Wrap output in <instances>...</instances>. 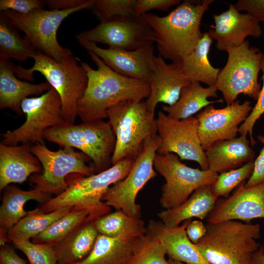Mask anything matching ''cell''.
Masks as SVG:
<instances>
[{"label":"cell","instance_id":"cell-12","mask_svg":"<svg viewBox=\"0 0 264 264\" xmlns=\"http://www.w3.org/2000/svg\"><path fill=\"white\" fill-rule=\"evenodd\" d=\"M154 169L162 176L165 183L162 187L159 202L164 209L175 208L184 202L198 188L212 185L218 174L188 166L175 154L156 153Z\"/></svg>","mask_w":264,"mask_h":264},{"label":"cell","instance_id":"cell-15","mask_svg":"<svg viewBox=\"0 0 264 264\" xmlns=\"http://www.w3.org/2000/svg\"><path fill=\"white\" fill-rule=\"evenodd\" d=\"M76 36L95 44H106L110 48L129 51L153 45L156 41L143 15L111 19Z\"/></svg>","mask_w":264,"mask_h":264},{"label":"cell","instance_id":"cell-32","mask_svg":"<svg viewBox=\"0 0 264 264\" xmlns=\"http://www.w3.org/2000/svg\"><path fill=\"white\" fill-rule=\"evenodd\" d=\"M99 234L109 237H141L147 232L140 218L130 216L121 210L108 213L94 220Z\"/></svg>","mask_w":264,"mask_h":264},{"label":"cell","instance_id":"cell-14","mask_svg":"<svg viewBox=\"0 0 264 264\" xmlns=\"http://www.w3.org/2000/svg\"><path fill=\"white\" fill-rule=\"evenodd\" d=\"M156 122L160 140L157 154L173 153L181 160L197 162L201 170H209L198 135V122L196 117L177 120L159 110Z\"/></svg>","mask_w":264,"mask_h":264},{"label":"cell","instance_id":"cell-36","mask_svg":"<svg viewBox=\"0 0 264 264\" xmlns=\"http://www.w3.org/2000/svg\"><path fill=\"white\" fill-rule=\"evenodd\" d=\"M166 250L155 236L148 230L128 264H170Z\"/></svg>","mask_w":264,"mask_h":264},{"label":"cell","instance_id":"cell-10","mask_svg":"<svg viewBox=\"0 0 264 264\" xmlns=\"http://www.w3.org/2000/svg\"><path fill=\"white\" fill-rule=\"evenodd\" d=\"M227 53V62L215 85L217 90L227 105L234 102L240 94L257 101L261 89L258 78L264 54L259 48L250 46L247 40Z\"/></svg>","mask_w":264,"mask_h":264},{"label":"cell","instance_id":"cell-13","mask_svg":"<svg viewBox=\"0 0 264 264\" xmlns=\"http://www.w3.org/2000/svg\"><path fill=\"white\" fill-rule=\"evenodd\" d=\"M21 109L25 115V122L18 128L3 133L0 143L44 144L45 132L66 122L62 115L60 97L52 88L42 95L23 100Z\"/></svg>","mask_w":264,"mask_h":264},{"label":"cell","instance_id":"cell-3","mask_svg":"<svg viewBox=\"0 0 264 264\" xmlns=\"http://www.w3.org/2000/svg\"><path fill=\"white\" fill-rule=\"evenodd\" d=\"M33 65L29 68L15 66L16 76L33 81V74L40 73L58 93L62 102V115L64 120L74 123L77 115V103L84 94L88 83L87 73L80 60L70 50L58 62L37 51Z\"/></svg>","mask_w":264,"mask_h":264},{"label":"cell","instance_id":"cell-5","mask_svg":"<svg viewBox=\"0 0 264 264\" xmlns=\"http://www.w3.org/2000/svg\"><path fill=\"white\" fill-rule=\"evenodd\" d=\"M44 139L63 148L79 150L92 161L96 173L111 167L116 138L109 121L95 119L76 125L66 122L47 130Z\"/></svg>","mask_w":264,"mask_h":264},{"label":"cell","instance_id":"cell-17","mask_svg":"<svg viewBox=\"0 0 264 264\" xmlns=\"http://www.w3.org/2000/svg\"><path fill=\"white\" fill-rule=\"evenodd\" d=\"M87 51L97 55L108 66L123 76L149 82L154 71V46L150 45L134 50L109 47L103 48L96 44L76 36Z\"/></svg>","mask_w":264,"mask_h":264},{"label":"cell","instance_id":"cell-4","mask_svg":"<svg viewBox=\"0 0 264 264\" xmlns=\"http://www.w3.org/2000/svg\"><path fill=\"white\" fill-rule=\"evenodd\" d=\"M204 236L196 244L210 264H250L260 247L258 223L238 220L208 223Z\"/></svg>","mask_w":264,"mask_h":264},{"label":"cell","instance_id":"cell-21","mask_svg":"<svg viewBox=\"0 0 264 264\" xmlns=\"http://www.w3.org/2000/svg\"><path fill=\"white\" fill-rule=\"evenodd\" d=\"M30 143H0V190L12 183H22L31 176L40 174L43 167L32 152Z\"/></svg>","mask_w":264,"mask_h":264},{"label":"cell","instance_id":"cell-48","mask_svg":"<svg viewBox=\"0 0 264 264\" xmlns=\"http://www.w3.org/2000/svg\"><path fill=\"white\" fill-rule=\"evenodd\" d=\"M168 262H169L170 264H184L183 263H181L180 262L177 261H176V260H172L171 259H169Z\"/></svg>","mask_w":264,"mask_h":264},{"label":"cell","instance_id":"cell-23","mask_svg":"<svg viewBox=\"0 0 264 264\" xmlns=\"http://www.w3.org/2000/svg\"><path fill=\"white\" fill-rule=\"evenodd\" d=\"M15 66L9 59L0 58V109H9L21 115L23 100L42 95L52 87L47 82L32 84L20 80L15 74Z\"/></svg>","mask_w":264,"mask_h":264},{"label":"cell","instance_id":"cell-25","mask_svg":"<svg viewBox=\"0 0 264 264\" xmlns=\"http://www.w3.org/2000/svg\"><path fill=\"white\" fill-rule=\"evenodd\" d=\"M245 135L214 143L204 151L209 170L220 173L253 160L255 153Z\"/></svg>","mask_w":264,"mask_h":264},{"label":"cell","instance_id":"cell-19","mask_svg":"<svg viewBox=\"0 0 264 264\" xmlns=\"http://www.w3.org/2000/svg\"><path fill=\"white\" fill-rule=\"evenodd\" d=\"M214 28L207 32L212 40L216 41L218 50L227 52L245 41L251 36L259 38L263 33L260 22L250 14L242 13L234 4L219 14L213 15Z\"/></svg>","mask_w":264,"mask_h":264},{"label":"cell","instance_id":"cell-33","mask_svg":"<svg viewBox=\"0 0 264 264\" xmlns=\"http://www.w3.org/2000/svg\"><path fill=\"white\" fill-rule=\"evenodd\" d=\"M73 207H61L48 213L38 207L28 211L27 214L9 231V242L12 239L30 240L45 230L55 221L69 212Z\"/></svg>","mask_w":264,"mask_h":264},{"label":"cell","instance_id":"cell-9","mask_svg":"<svg viewBox=\"0 0 264 264\" xmlns=\"http://www.w3.org/2000/svg\"><path fill=\"white\" fill-rule=\"evenodd\" d=\"M31 150L43 170L31 176L30 182L35 188L46 193L57 196L63 192L68 186V176H89L95 172L93 166L87 164L89 157L74 148L52 151L44 144L37 143L32 145Z\"/></svg>","mask_w":264,"mask_h":264},{"label":"cell","instance_id":"cell-50","mask_svg":"<svg viewBox=\"0 0 264 264\" xmlns=\"http://www.w3.org/2000/svg\"><path fill=\"white\" fill-rule=\"evenodd\" d=\"M263 23H264V21H263ZM263 37H264V31H263Z\"/></svg>","mask_w":264,"mask_h":264},{"label":"cell","instance_id":"cell-43","mask_svg":"<svg viewBox=\"0 0 264 264\" xmlns=\"http://www.w3.org/2000/svg\"><path fill=\"white\" fill-rule=\"evenodd\" d=\"M234 5L238 11H246L259 22L264 20V0H239Z\"/></svg>","mask_w":264,"mask_h":264},{"label":"cell","instance_id":"cell-42","mask_svg":"<svg viewBox=\"0 0 264 264\" xmlns=\"http://www.w3.org/2000/svg\"><path fill=\"white\" fill-rule=\"evenodd\" d=\"M258 139L264 144L259 155L254 160V169L253 173L245 182L246 187H251L264 182V136L258 135Z\"/></svg>","mask_w":264,"mask_h":264},{"label":"cell","instance_id":"cell-26","mask_svg":"<svg viewBox=\"0 0 264 264\" xmlns=\"http://www.w3.org/2000/svg\"><path fill=\"white\" fill-rule=\"evenodd\" d=\"M211 186L198 188L181 204L160 212L157 214L160 220L166 226L173 228L194 218L201 220L207 218L218 198L213 194Z\"/></svg>","mask_w":264,"mask_h":264},{"label":"cell","instance_id":"cell-30","mask_svg":"<svg viewBox=\"0 0 264 264\" xmlns=\"http://www.w3.org/2000/svg\"><path fill=\"white\" fill-rule=\"evenodd\" d=\"M216 86L203 87L199 83L190 82L183 88L179 99L172 106L164 105L163 110L170 117L181 120L192 116L206 107L217 103H223L220 99L209 101L210 97H218Z\"/></svg>","mask_w":264,"mask_h":264},{"label":"cell","instance_id":"cell-6","mask_svg":"<svg viewBox=\"0 0 264 264\" xmlns=\"http://www.w3.org/2000/svg\"><path fill=\"white\" fill-rule=\"evenodd\" d=\"M116 138L112 165L127 158H134L144 141L157 134L154 115L145 101H125L110 108L107 113Z\"/></svg>","mask_w":264,"mask_h":264},{"label":"cell","instance_id":"cell-39","mask_svg":"<svg viewBox=\"0 0 264 264\" xmlns=\"http://www.w3.org/2000/svg\"><path fill=\"white\" fill-rule=\"evenodd\" d=\"M263 74L261 79L263 81L256 103L245 121L241 125L239 133L241 135H246L248 133L250 137V144L254 146L256 141L253 137V129L254 125L259 118L264 113V54L261 63V69Z\"/></svg>","mask_w":264,"mask_h":264},{"label":"cell","instance_id":"cell-7","mask_svg":"<svg viewBox=\"0 0 264 264\" xmlns=\"http://www.w3.org/2000/svg\"><path fill=\"white\" fill-rule=\"evenodd\" d=\"M134 159L121 160L108 169L89 176L73 175L67 178L68 186L61 194L40 204L38 208L48 213L66 206L98 208L107 205L102 198L108 190L129 174Z\"/></svg>","mask_w":264,"mask_h":264},{"label":"cell","instance_id":"cell-45","mask_svg":"<svg viewBox=\"0 0 264 264\" xmlns=\"http://www.w3.org/2000/svg\"><path fill=\"white\" fill-rule=\"evenodd\" d=\"M0 264H26V262L7 243L0 246Z\"/></svg>","mask_w":264,"mask_h":264},{"label":"cell","instance_id":"cell-1","mask_svg":"<svg viewBox=\"0 0 264 264\" xmlns=\"http://www.w3.org/2000/svg\"><path fill=\"white\" fill-rule=\"evenodd\" d=\"M88 52L97 68L80 61L88 79L86 90L77 103V115L82 122L107 118L108 110L121 102L141 101L148 97V82L121 75L97 55Z\"/></svg>","mask_w":264,"mask_h":264},{"label":"cell","instance_id":"cell-49","mask_svg":"<svg viewBox=\"0 0 264 264\" xmlns=\"http://www.w3.org/2000/svg\"><path fill=\"white\" fill-rule=\"evenodd\" d=\"M261 248H262V249L263 250V251H264V241L263 242V245L262 246H261Z\"/></svg>","mask_w":264,"mask_h":264},{"label":"cell","instance_id":"cell-8","mask_svg":"<svg viewBox=\"0 0 264 264\" xmlns=\"http://www.w3.org/2000/svg\"><path fill=\"white\" fill-rule=\"evenodd\" d=\"M95 0H88L83 5L67 10L35 9L27 14L7 10L1 12L20 31L25 38L39 52L57 61L70 50L62 47L57 40V31L62 22L70 15L84 9H91Z\"/></svg>","mask_w":264,"mask_h":264},{"label":"cell","instance_id":"cell-37","mask_svg":"<svg viewBox=\"0 0 264 264\" xmlns=\"http://www.w3.org/2000/svg\"><path fill=\"white\" fill-rule=\"evenodd\" d=\"M136 0H95L91 10L96 18L103 22L111 19L136 15Z\"/></svg>","mask_w":264,"mask_h":264},{"label":"cell","instance_id":"cell-31","mask_svg":"<svg viewBox=\"0 0 264 264\" xmlns=\"http://www.w3.org/2000/svg\"><path fill=\"white\" fill-rule=\"evenodd\" d=\"M212 42L208 33H204L194 49L180 63L182 73L189 82L216 85L221 69L213 66L208 59Z\"/></svg>","mask_w":264,"mask_h":264},{"label":"cell","instance_id":"cell-11","mask_svg":"<svg viewBox=\"0 0 264 264\" xmlns=\"http://www.w3.org/2000/svg\"><path fill=\"white\" fill-rule=\"evenodd\" d=\"M159 142L157 134L144 141L128 175L112 185L103 196L102 201L108 206L140 218L141 207L136 198L146 184L157 175L154 162Z\"/></svg>","mask_w":264,"mask_h":264},{"label":"cell","instance_id":"cell-2","mask_svg":"<svg viewBox=\"0 0 264 264\" xmlns=\"http://www.w3.org/2000/svg\"><path fill=\"white\" fill-rule=\"evenodd\" d=\"M213 0H185L167 16L143 15L154 34L159 56L181 63L195 48L203 34L200 24Z\"/></svg>","mask_w":264,"mask_h":264},{"label":"cell","instance_id":"cell-38","mask_svg":"<svg viewBox=\"0 0 264 264\" xmlns=\"http://www.w3.org/2000/svg\"><path fill=\"white\" fill-rule=\"evenodd\" d=\"M10 242L24 253L30 264H58L56 253L52 246L30 240L12 239Z\"/></svg>","mask_w":264,"mask_h":264},{"label":"cell","instance_id":"cell-41","mask_svg":"<svg viewBox=\"0 0 264 264\" xmlns=\"http://www.w3.org/2000/svg\"><path fill=\"white\" fill-rule=\"evenodd\" d=\"M180 1V0H136L135 13L137 16H142L153 9L167 11L172 6L179 4Z\"/></svg>","mask_w":264,"mask_h":264},{"label":"cell","instance_id":"cell-47","mask_svg":"<svg viewBox=\"0 0 264 264\" xmlns=\"http://www.w3.org/2000/svg\"><path fill=\"white\" fill-rule=\"evenodd\" d=\"M250 264H264V252L261 246L254 253Z\"/></svg>","mask_w":264,"mask_h":264},{"label":"cell","instance_id":"cell-35","mask_svg":"<svg viewBox=\"0 0 264 264\" xmlns=\"http://www.w3.org/2000/svg\"><path fill=\"white\" fill-rule=\"evenodd\" d=\"M254 169V160L239 168L221 172L211 186V190L217 198H226L230 193L251 176Z\"/></svg>","mask_w":264,"mask_h":264},{"label":"cell","instance_id":"cell-24","mask_svg":"<svg viewBox=\"0 0 264 264\" xmlns=\"http://www.w3.org/2000/svg\"><path fill=\"white\" fill-rule=\"evenodd\" d=\"M0 207V245L10 242L8 234L10 229L28 213L24 208L26 203L35 200L41 204L52 198V195L37 189L22 190L10 184L3 190Z\"/></svg>","mask_w":264,"mask_h":264},{"label":"cell","instance_id":"cell-44","mask_svg":"<svg viewBox=\"0 0 264 264\" xmlns=\"http://www.w3.org/2000/svg\"><path fill=\"white\" fill-rule=\"evenodd\" d=\"M206 231V225L198 220H191L186 228L188 237L195 244H197L200 240L205 234Z\"/></svg>","mask_w":264,"mask_h":264},{"label":"cell","instance_id":"cell-16","mask_svg":"<svg viewBox=\"0 0 264 264\" xmlns=\"http://www.w3.org/2000/svg\"><path fill=\"white\" fill-rule=\"evenodd\" d=\"M252 109L249 101L241 104L239 100L221 109H216L213 104L204 108L196 116L203 149L205 151L217 142L235 138L241 124Z\"/></svg>","mask_w":264,"mask_h":264},{"label":"cell","instance_id":"cell-34","mask_svg":"<svg viewBox=\"0 0 264 264\" xmlns=\"http://www.w3.org/2000/svg\"><path fill=\"white\" fill-rule=\"evenodd\" d=\"M2 12L0 13V58L22 62L33 58L37 50Z\"/></svg>","mask_w":264,"mask_h":264},{"label":"cell","instance_id":"cell-40","mask_svg":"<svg viewBox=\"0 0 264 264\" xmlns=\"http://www.w3.org/2000/svg\"><path fill=\"white\" fill-rule=\"evenodd\" d=\"M45 5V0H0V11L11 10L27 14L35 9L43 8Z\"/></svg>","mask_w":264,"mask_h":264},{"label":"cell","instance_id":"cell-29","mask_svg":"<svg viewBox=\"0 0 264 264\" xmlns=\"http://www.w3.org/2000/svg\"><path fill=\"white\" fill-rule=\"evenodd\" d=\"M110 209L108 205L98 208L74 207L45 230L33 238L32 242L54 246L82 224L96 220L110 213Z\"/></svg>","mask_w":264,"mask_h":264},{"label":"cell","instance_id":"cell-20","mask_svg":"<svg viewBox=\"0 0 264 264\" xmlns=\"http://www.w3.org/2000/svg\"><path fill=\"white\" fill-rule=\"evenodd\" d=\"M190 83L182 73L180 63L167 64L161 57L155 56L153 73L148 82L150 94L145 101L148 110L154 115L158 103L174 105L183 88Z\"/></svg>","mask_w":264,"mask_h":264},{"label":"cell","instance_id":"cell-28","mask_svg":"<svg viewBox=\"0 0 264 264\" xmlns=\"http://www.w3.org/2000/svg\"><path fill=\"white\" fill-rule=\"evenodd\" d=\"M94 220L84 222L53 246L58 264H74L85 259L92 251L99 235Z\"/></svg>","mask_w":264,"mask_h":264},{"label":"cell","instance_id":"cell-46","mask_svg":"<svg viewBox=\"0 0 264 264\" xmlns=\"http://www.w3.org/2000/svg\"><path fill=\"white\" fill-rule=\"evenodd\" d=\"M88 0H47L46 5L51 10H67L83 5Z\"/></svg>","mask_w":264,"mask_h":264},{"label":"cell","instance_id":"cell-27","mask_svg":"<svg viewBox=\"0 0 264 264\" xmlns=\"http://www.w3.org/2000/svg\"><path fill=\"white\" fill-rule=\"evenodd\" d=\"M141 237H109L99 234L89 254L74 264H128Z\"/></svg>","mask_w":264,"mask_h":264},{"label":"cell","instance_id":"cell-22","mask_svg":"<svg viewBox=\"0 0 264 264\" xmlns=\"http://www.w3.org/2000/svg\"><path fill=\"white\" fill-rule=\"evenodd\" d=\"M190 221L170 228L160 220H150L147 229L164 246L170 259L185 264H210L187 235L186 228Z\"/></svg>","mask_w":264,"mask_h":264},{"label":"cell","instance_id":"cell-18","mask_svg":"<svg viewBox=\"0 0 264 264\" xmlns=\"http://www.w3.org/2000/svg\"><path fill=\"white\" fill-rule=\"evenodd\" d=\"M245 182L228 198H218L207 218L208 223L230 220L250 223L264 219V182L251 187H246Z\"/></svg>","mask_w":264,"mask_h":264}]
</instances>
